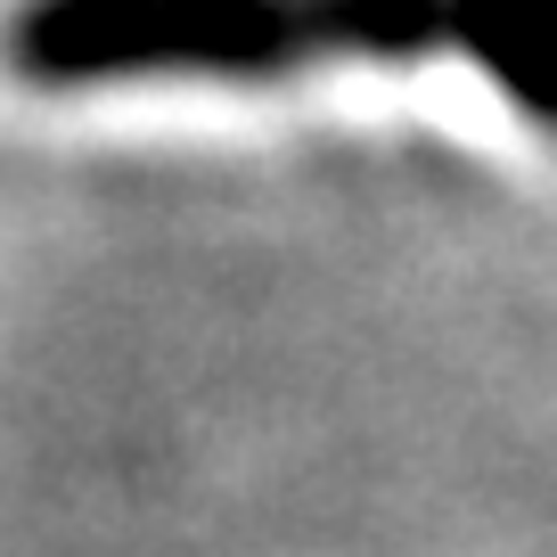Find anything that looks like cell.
<instances>
[{
	"label": "cell",
	"mask_w": 557,
	"mask_h": 557,
	"mask_svg": "<svg viewBox=\"0 0 557 557\" xmlns=\"http://www.w3.org/2000/svg\"><path fill=\"white\" fill-rule=\"evenodd\" d=\"M459 50L557 132V0H17L9 66L41 90L278 83L336 58Z\"/></svg>",
	"instance_id": "obj_1"
}]
</instances>
